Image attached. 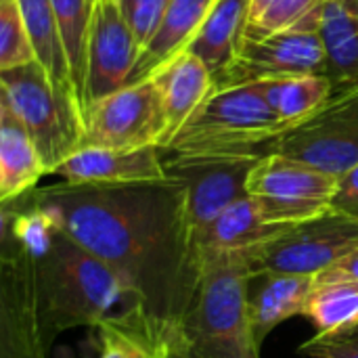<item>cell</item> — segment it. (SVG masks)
Listing matches in <instances>:
<instances>
[{"instance_id": "obj_1", "label": "cell", "mask_w": 358, "mask_h": 358, "mask_svg": "<svg viewBox=\"0 0 358 358\" xmlns=\"http://www.w3.org/2000/svg\"><path fill=\"white\" fill-rule=\"evenodd\" d=\"M67 235L101 258L134 304L168 340L187 313L203 260L180 180L149 185H50L34 189Z\"/></svg>"}, {"instance_id": "obj_2", "label": "cell", "mask_w": 358, "mask_h": 358, "mask_svg": "<svg viewBox=\"0 0 358 358\" xmlns=\"http://www.w3.org/2000/svg\"><path fill=\"white\" fill-rule=\"evenodd\" d=\"M254 252L203 258L195 296L166 340L168 358H260L250 319Z\"/></svg>"}, {"instance_id": "obj_3", "label": "cell", "mask_w": 358, "mask_h": 358, "mask_svg": "<svg viewBox=\"0 0 358 358\" xmlns=\"http://www.w3.org/2000/svg\"><path fill=\"white\" fill-rule=\"evenodd\" d=\"M130 296L120 277L63 229L36 258V302L46 346L69 329L96 327Z\"/></svg>"}, {"instance_id": "obj_4", "label": "cell", "mask_w": 358, "mask_h": 358, "mask_svg": "<svg viewBox=\"0 0 358 358\" xmlns=\"http://www.w3.org/2000/svg\"><path fill=\"white\" fill-rule=\"evenodd\" d=\"M292 130L264 96L262 82L220 84L166 147V155H264Z\"/></svg>"}, {"instance_id": "obj_5", "label": "cell", "mask_w": 358, "mask_h": 358, "mask_svg": "<svg viewBox=\"0 0 358 358\" xmlns=\"http://www.w3.org/2000/svg\"><path fill=\"white\" fill-rule=\"evenodd\" d=\"M0 101L27 128L48 174L82 149V103L76 92L57 86L40 61L0 71Z\"/></svg>"}, {"instance_id": "obj_6", "label": "cell", "mask_w": 358, "mask_h": 358, "mask_svg": "<svg viewBox=\"0 0 358 358\" xmlns=\"http://www.w3.org/2000/svg\"><path fill=\"white\" fill-rule=\"evenodd\" d=\"M340 176L279 153L262 155L250 172L252 195L266 220L298 227L331 212Z\"/></svg>"}, {"instance_id": "obj_7", "label": "cell", "mask_w": 358, "mask_h": 358, "mask_svg": "<svg viewBox=\"0 0 358 358\" xmlns=\"http://www.w3.org/2000/svg\"><path fill=\"white\" fill-rule=\"evenodd\" d=\"M266 153L294 157L334 176L352 170L358 164V82L336 88L319 111L273 141Z\"/></svg>"}, {"instance_id": "obj_8", "label": "cell", "mask_w": 358, "mask_h": 358, "mask_svg": "<svg viewBox=\"0 0 358 358\" xmlns=\"http://www.w3.org/2000/svg\"><path fill=\"white\" fill-rule=\"evenodd\" d=\"M166 138V113L153 78L128 84L84 107V147L141 149Z\"/></svg>"}, {"instance_id": "obj_9", "label": "cell", "mask_w": 358, "mask_h": 358, "mask_svg": "<svg viewBox=\"0 0 358 358\" xmlns=\"http://www.w3.org/2000/svg\"><path fill=\"white\" fill-rule=\"evenodd\" d=\"M36 302V258L0 231V358H48Z\"/></svg>"}, {"instance_id": "obj_10", "label": "cell", "mask_w": 358, "mask_h": 358, "mask_svg": "<svg viewBox=\"0 0 358 358\" xmlns=\"http://www.w3.org/2000/svg\"><path fill=\"white\" fill-rule=\"evenodd\" d=\"M262 155H170L166 172L187 189V214L197 248L212 222L248 195V178ZM201 254V252H199Z\"/></svg>"}, {"instance_id": "obj_11", "label": "cell", "mask_w": 358, "mask_h": 358, "mask_svg": "<svg viewBox=\"0 0 358 358\" xmlns=\"http://www.w3.org/2000/svg\"><path fill=\"white\" fill-rule=\"evenodd\" d=\"M358 250V218L327 212L294 227L254 252V273H294L319 277Z\"/></svg>"}, {"instance_id": "obj_12", "label": "cell", "mask_w": 358, "mask_h": 358, "mask_svg": "<svg viewBox=\"0 0 358 358\" xmlns=\"http://www.w3.org/2000/svg\"><path fill=\"white\" fill-rule=\"evenodd\" d=\"M306 73H327L325 46L317 27L245 34L233 65L214 86Z\"/></svg>"}, {"instance_id": "obj_13", "label": "cell", "mask_w": 358, "mask_h": 358, "mask_svg": "<svg viewBox=\"0 0 358 358\" xmlns=\"http://www.w3.org/2000/svg\"><path fill=\"white\" fill-rule=\"evenodd\" d=\"M141 46L122 17L117 0H99L86 55L84 107L130 84Z\"/></svg>"}, {"instance_id": "obj_14", "label": "cell", "mask_w": 358, "mask_h": 358, "mask_svg": "<svg viewBox=\"0 0 358 358\" xmlns=\"http://www.w3.org/2000/svg\"><path fill=\"white\" fill-rule=\"evenodd\" d=\"M67 185H149L170 180L164 151L159 147L141 149H101L84 147L65 159L57 172Z\"/></svg>"}, {"instance_id": "obj_15", "label": "cell", "mask_w": 358, "mask_h": 358, "mask_svg": "<svg viewBox=\"0 0 358 358\" xmlns=\"http://www.w3.org/2000/svg\"><path fill=\"white\" fill-rule=\"evenodd\" d=\"M317 285L315 275L262 273L250 285V319L258 346L287 319L302 317Z\"/></svg>"}, {"instance_id": "obj_16", "label": "cell", "mask_w": 358, "mask_h": 358, "mask_svg": "<svg viewBox=\"0 0 358 358\" xmlns=\"http://www.w3.org/2000/svg\"><path fill=\"white\" fill-rule=\"evenodd\" d=\"M157 82L164 113H166V138L162 151L170 145L176 132L187 124V120L197 111L203 99L214 88V80L206 63L193 52L185 50L157 69L151 76Z\"/></svg>"}, {"instance_id": "obj_17", "label": "cell", "mask_w": 358, "mask_h": 358, "mask_svg": "<svg viewBox=\"0 0 358 358\" xmlns=\"http://www.w3.org/2000/svg\"><path fill=\"white\" fill-rule=\"evenodd\" d=\"M294 227L275 224L266 220L258 201L252 195H245L231 203L208 229L199 243L201 260L212 254L222 252H252L262 245H268L289 233Z\"/></svg>"}, {"instance_id": "obj_18", "label": "cell", "mask_w": 358, "mask_h": 358, "mask_svg": "<svg viewBox=\"0 0 358 358\" xmlns=\"http://www.w3.org/2000/svg\"><path fill=\"white\" fill-rule=\"evenodd\" d=\"M42 155L23 122L0 101V203L31 193L46 176Z\"/></svg>"}, {"instance_id": "obj_19", "label": "cell", "mask_w": 358, "mask_h": 358, "mask_svg": "<svg viewBox=\"0 0 358 358\" xmlns=\"http://www.w3.org/2000/svg\"><path fill=\"white\" fill-rule=\"evenodd\" d=\"M218 0H170L166 17L153 40L141 50L130 84L149 80L157 69L185 52L199 34L203 21Z\"/></svg>"}, {"instance_id": "obj_20", "label": "cell", "mask_w": 358, "mask_h": 358, "mask_svg": "<svg viewBox=\"0 0 358 358\" xmlns=\"http://www.w3.org/2000/svg\"><path fill=\"white\" fill-rule=\"evenodd\" d=\"M250 2L252 0H218L187 48L206 63L214 84L229 71L245 38Z\"/></svg>"}, {"instance_id": "obj_21", "label": "cell", "mask_w": 358, "mask_h": 358, "mask_svg": "<svg viewBox=\"0 0 358 358\" xmlns=\"http://www.w3.org/2000/svg\"><path fill=\"white\" fill-rule=\"evenodd\" d=\"M90 331L92 355L86 358H168L164 336L134 304L109 315Z\"/></svg>"}, {"instance_id": "obj_22", "label": "cell", "mask_w": 358, "mask_h": 358, "mask_svg": "<svg viewBox=\"0 0 358 358\" xmlns=\"http://www.w3.org/2000/svg\"><path fill=\"white\" fill-rule=\"evenodd\" d=\"M302 317L315 327V342L358 336V283L317 281Z\"/></svg>"}, {"instance_id": "obj_23", "label": "cell", "mask_w": 358, "mask_h": 358, "mask_svg": "<svg viewBox=\"0 0 358 358\" xmlns=\"http://www.w3.org/2000/svg\"><path fill=\"white\" fill-rule=\"evenodd\" d=\"M325 57L327 76L336 88L358 82V17L344 10L336 0H325L317 25Z\"/></svg>"}, {"instance_id": "obj_24", "label": "cell", "mask_w": 358, "mask_h": 358, "mask_svg": "<svg viewBox=\"0 0 358 358\" xmlns=\"http://www.w3.org/2000/svg\"><path fill=\"white\" fill-rule=\"evenodd\" d=\"M271 107L292 128L319 111L336 92V84L327 73H306L260 80Z\"/></svg>"}, {"instance_id": "obj_25", "label": "cell", "mask_w": 358, "mask_h": 358, "mask_svg": "<svg viewBox=\"0 0 358 358\" xmlns=\"http://www.w3.org/2000/svg\"><path fill=\"white\" fill-rule=\"evenodd\" d=\"M17 2H19L23 21L27 25L31 44L36 48L38 61L48 71V76L52 78V82L57 86L76 92L69 61H67V55H65V48L61 42L57 19H55L52 0H17Z\"/></svg>"}, {"instance_id": "obj_26", "label": "cell", "mask_w": 358, "mask_h": 358, "mask_svg": "<svg viewBox=\"0 0 358 358\" xmlns=\"http://www.w3.org/2000/svg\"><path fill=\"white\" fill-rule=\"evenodd\" d=\"M99 0H52L55 19L59 25L61 42L69 61L73 88L84 109V80H86V55L88 38Z\"/></svg>"}, {"instance_id": "obj_27", "label": "cell", "mask_w": 358, "mask_h": 358, "mask_svg": "<svg viewBox=\"0 0 358 358\" xmlns=\"http://www.w3.org/2000/svg\"><path fill=\"white\" fill-rule=\"evenodd\" d=\"M325 0H252L245 34H277L317 27Z\"/></svg>"}, {"instance_id": "obj_28", "label": "cell", "mask_w": 358, "mask_h": 358, "mask_svg": "<svg viewBox=\"0 0 358 358\" xmlns=\"http://www.w3.org/2000/svg\"><path fill=\"white\" fill-rule=\"evenodd\" d=\"M38 61L17 0H0V71Z\"/></svg>"}, {"instance_id": "obj_29", "label": "cell", "mask_w": 358, "mask_h": 358, "mask_svg": "<svg viewBox=\"0 0 358 358\" xmlns=\"http://www.w3.org/2000/svg\"><path fill=\"white\" fill-rule=\"evenodd\" d=\"M117 6L143 50L157 34L170 0H117Z\"/></svg>"}, {"instance_id": "obj_30", "label": "cell", "mask_w": 358, "mask_h": 358, "mask_svg": "<svg viewBox=\"0 0 358 358\" xmlns=\"http://www.w3.org/2000/svg\"><path fill=\"white\" fill-rule=\"evenodd\" d=\"M300 352L308 358H358V336L329 340V342L308 340L300 348Z\"/></svg>"}, {"instance_id": "obj_31", "label": "cell", "mask_w": 358, "mask_h": 358, "mask_svg": "<svg viewBox=\"0 0 358 358\" xmlns=\"http://www.w3.org/2000/svg\"><path fill=\"white\" fill-rule=\"evenodd\" d=\"M331 210L350 218H358V164L340 176Z\"/></svg>"}, {"instance_id": "obj_32", "label": "cell", "mask_w": 358, "mask_h": 358, "mask_svg": "<svg viewBox=\"0 0 358 358\" xmlns=\"http://www.w3.org/2000/svg\"><path fill=\"white\" fill-rule=\"evenodd\" d=\"M317 281H352V283H358V250L348 254L346 258H342L340 262H336L325 273H321L317 277Z\"/></svg>"}, {"instance_id": "obj_33", "label": "cell", "mask_w": 358, "mask_h": 358, "mask_svg": "<svg viewBox=\"0 0 358 358\" xmlns=\"http://www.w3.org/2000/svg\"><path fill=\"white\" fill-rule=\"evenodd\" d=\"M344 10H348L350 15L358 17V0H336Z\"/></svg>"}]
</instances>
